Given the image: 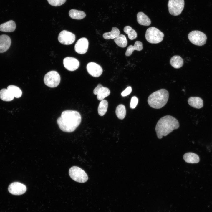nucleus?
<instances>
[{"label": "nucleus", "instance_id": "obj_1", "mask_svg": "<svg viewBox=\"0 0 212 212\" xmlns=\"http://www.w3.org/2000/svg\"><path fill=\"white\" fill-rule=\"evenodd\" d=\"M81 121V116L78 112L67 110L62 112L61 116L57 120V123L62 131L70 132L75 130Z\"/></svg>", "mask_w": 212, "mask_h": 212}, {"label": "nucleus", "instance_id": "obj_2", "mask_svg": "<svg viewBox=\"0 0 212 212\" xmlns=\"http://www.w3.org/2000/svg\"><path fill=\"white\" fill-rule=\"evenodd\" d=\"M179 127L178 120L170 115L164 116L159 120L156 125L155 130L158 138L161 139Z\"/></svg>", "mask_w": 212, "mask_h": 212}, {"label": "nucleus", "instance_id": "obj_3", "mask_svg": "<svg viewBox=\"0 0 212 212\" xmlns=\"http://www.w3.org/2000/svg\"><path fill=\"white\" fill-rule=\"evenodd\" d=\"M169 93L166 89H162L155 91L149 96L148 102L150 106L155 109H160L167 103Z\"/></svg>", "mask_w": 212, "mask_h": 212}, {"label": "nucleus", "instance_id": "obj_4", "mask_svg": "<svg viewBox=\"0 0 212 212\" xmlns=\"http://www.w3.org/2000/svg\"><path fill=\"white\" fill-rule=\"evenodd\" d=\"M164 34L158 29L154 27L148 28L146 31L145 37L149 42L152 44H157L163 40Z\"/></svg>", "mask_w": 212, "mask_h": 212}, {"label": "nucleus", "instance_id": "obj_5", "mask_svg": "<svg viewBox=\"0 0 212 212\" xmlns=\"http://www.w3.org/2000/svg\"><path fill=\"white\" fill-rule=\"evenodd\" d=\"M69 175L71 178L74 181L80 183L86 182L88 177L86 173L80 168L74 166L69 170Z\"/></svg>", "mask_w": 212, "mask_h": 212}, {"label": "nucleus", "instance_id": "obj_6", "mask_svg": "<svg viewBox=\"0 0 212 212\" xmlns=\"http://www.w3.org/2000/svg\"><path fill=\"white\" fill-rule=\"evenodd\" d=\"M188 37L190 41L193 44L197 46H201L206 43L207 37L203 32L198 30L193 31L188 34Z\"/></svg>", "mask_w": 212, "mask_h": 212}, {"label": "nucleus", "instance_id": "obj_7", "mask_svg": "<svg viewBox=\"0 0 212 212\" xmlns=\"http://www.w3.org/2000/svg\"><path fill=\"white\" fill-rule=\"evenodd\" d=\"M61 78L59 74L55 71H51L44 76V84L50 87H55L59 84Z\"/></svg>", "mask_w": 212, "mask_h": 212}, {"label": "nucleus", "instance_id": "obj_8", "mask_svg": "<svg viewBox=\"0 0 212 212\" xmlns=\"http://www.w3.org/2000/svg\"><path fill=\"white\" fill-rule=\"evenodd\" d=\"M184 0H169L168 6L169 13L174 16L180 15L184 9Z\"/></svg>", "mask_w": 212, "mask_h": 212}, {"label": "nucleus", "instance_id": "obj_9", "mask_svg": "<svg viewBox=\"0 0 212 212\" xmlns=\"http://www.w3.org/2000/svg\"><path fill=\"white\" fill-rule=\"evenodd\" d=\"M58 39L59 41L63 44L70 45L74 42L75 36L72 33L64 30L59 33Z\"/></svg>", "mask_w": 212, "mask_h": 212}, {"label": "nucleus", "instance_id": "obj_10", "mask_svg": "<svg viewBox=\"0 0 212 212\" xmlns=\"http://www.w3.org/2000/svg\"><path fill=\"white\" fill-rule=\"evenodd\" d=\"M9 191L11 194L19 195L24 193L26 190V187L24 185L18 182L11 183L8 188Z\"/></svg>", "mask_w": 212, "mask_h": 212}, {"label": "nucleus", "instance_id": "obj_11", "mask_svg": "<svg viewBox=\"0 0 212 212\" xmlns=\"http://www.w3.org/2000/svg\"><path fill=\"white\" fill-rule=\"evenodd\" d=\"M64 67L70 71H74L77 69L79 67L80 62L76 59L70 57H67L63 60Z\"/></svg>", "mask_w": 212, "mask_h": 212}, {"label": "nucleus", "instance_id": "obj_12", "mask_svg": "<svg viewBox=\"0 0 212 212\" xmlns=\"http://www.w3.org/2000/svg\"><path fill=\"white\" fill-rule=\"evenodd\" d=\"M89 45L87 39L85 37L80 38L74 46V50L77 53L84 54L87 52Z\"/></svg>", "mask_w": 212, "mask_h": 212}, {"label": "nucleus", "instance_id": "obj_13", "mask_svg": "<svg viewBox=\"0 0 212 212\" xmlns=\"http://www.w3.org/2000/svg\"><path fill=\"white\" fill-rule=\"evenodd\" d=\"M87 69L90 75L95 77L100 76L103 72L102 69L100 65L92 62H90L87 64Z\"/></svg>", "mask_w": 212, "mask_h": 212}, {"label": "nucleus", "instance_id": "obj_14", "mask_svg": "<svg viewBox=\"0 0 212 212\" xmlns=\"http://www.w3.org/2000/svg\"><path fill=\"white\" fill-rule=\"evenodd\" d=\"M11 44L10 37L8 35H0V53L5 52L9 48Z\"/></svg>", "mask_w": 212, "mask_h": 212}, {"label": "nucleus", "instance_id": "obj_15", "mask_svg": "<svg viewBox=\"0 0 212 212\" xmlns=\"http://www.w3.org/2000/svg\"><path fill=\"white\" fill-rule=\"evenodd\" d=\"M16 28V24L13 20H10L0 25V31L6 32L14 31Z\"/></svg>", "mask_w": 212, "mask_h": 212}, {"label": "nucleus", "instance_id": "obj_16", "mask_svg": "<svg viewBox=\"0 0 212 212\" xmlns=\"http://www.w3.org/2000/svg\"><path fill=\"white\" fill-rule=\"evenodd\" d=\"M203 100L200 97H191L188 100V104L191 107L196 108L200 109L203 106Z\"/></svg>", "mask_w": 212, "mask_h": 212}, {"label": "nucleus", "instance_id": "obj_17", "mask_svg": "<svg viewBox=\"0 0 212 212\" xmlns=\"http://www.w3.org/2000/svg\"><path fill=\"white\" fill-rule=\"evenodd\" d=\"M137 18V21L140 25L148 26L151 24V21L149 18L142 12L138 13Z\"/></svg>", "mask_w": 212, "mask_h": 212}, {"label": "nucleus", "instance_id": "obj_18", "mask_svg": "<svg viewBox=\"0 0 212 212\" xmlns=\"http://www.w3.org/2000/svg\"><path fill=\"white\" fill-rule=\"evenodd\" d=\"M183 158L186 162L188 163H198L200 160L199 157L197 154L191 152L185 153Z\"/></svg>", "mask_w": 212, "mask_h": 212}, {"label": "nucleus", "instance_id": "obj_19", "mask_svg": "<svg viewBox=\"0 0 212 212\" xmlns=\"http://www.w3.org/2000/svg\"><path fill=\"white\" fill-rule=\"evenodd\" d=\"M143 48L142 43L140 41H136L133 46L130 45L127 47L125 52V55L127 56H129L134 50L141 51L142 49Z\"/></svg>", "mask_w": 212, "mask_h": 212}, {"label": "nucleus", "instance_id": "obj_20", "mask_svg": "<svg viewBox=\"0 0 212 212\" xmlns=\"http://www.w3.org/2000/svg\"><path fill=\"white\" fill-rule=\"evenodd\" d=\"M170 65L176 69L179 68L183 65V60L179 56L175 55L172 57L170 60Z\"/></svg>", "mask_w": 212, "mask_h": 212}, {"label": "nucleus", "instance_id": "obj_21", "mask_svg": "<svg viewBox=\"0 0 212 212\" xmlns=\"http://www.w3.org/2000/svg\"><path fill=\"white\" fill-rule=\"evenodd\" d=\"M69 16L72 18L75 19L80 20L84 18L86 14L84 12L74 9H72L69 12Z\"/></svg>", "mask_w": 212, "mask_h": 212}, {"label": "nucleus", "instance_id": "obj_22", "mask_svg": "<svg viewBox=\"0 0 212 212\" xmlns=\"http://www.w3.org/2000/svg\"><path fill=\"white\" fill-rule=\"evenodd\" d=\"M14 98V96L7 89H3L0 90V98L3 101H11Z\"/></svg>", "mask_w": 212, "mask_h": 212}, {"label": "nucleus", "instance_id": "obj_23", "mask_svg": "<svg viewBox=\"0 0 212 212\" xmlns=\"http://www.w3.org/2000/svg\"><path fill=\"white\" fill-rule=\"evenodd\" d=\"M120 33L119 29L115 27L112 28L111 32H106L103 34V37L105 39H114L118 36Z\"/></svg>", "mask_w": 212, "mask_h": 212}, {"label": "nucleus", "instance_id": "obj_24", "mask_svg": "<svg viewBox=\"0 0 212 212\" xmlns=\"http://www.w3.org/2000/svg\"><path fill=\"white\" fill-rule=\"evenodd\" d=\"M110 93L109 89L107 88L102 87L99 90L97 94V98L98 100H102L108 96Z\"/></svg>", "mask_w": 212, "mask_h": 212}, {"label": "nucleus", "instance_id": "obj_25", "mask_svg": "<svg viewBox=\"0 0 212 212\" xmlns=\"http://www.w3.org/2000/svg\"><path fill=\"white\" fill-rule=\"evenodd\" d=\"M7 89L10 91L14 97L16 98L20 97L22 95V92L18 87L13 85L9 86Z\"/></svg>", "mask_w": 212, "mask_h": 212}, {"label": "nucleus", "instance_id": "obj_26", "mask_svg": "<svg viewBox=\"0 0 212 212\" xmlns=\"http://www.w3.org/2000/svg\"><path fill=\"white\" fill-rule=\"evenodd\" d=\"M114 41L116 44L121 47H125L127 45V41L126 37L123 34H120L114 39Z\"/></svg>", "mask_w": 212, "mask_h": 212}, {"label": "nucleus", "instance_id": "obj_27", "mask_svg": "<svg viewBox=\"0 0 212 212\" xmlns=\"http://www.w3.org/2000/svg\"><path fill=\"white\" fill-rule=\"evenodd\" d=\"M108 106V103L106 100H103L100 102L98 108V114L103 116L106 112Z\"/></svg>", "mask_w": 212, "mask_h": 212}, {"label": "nucleus", "instance_id": "obj_28", "mask_svg": "<svg viewBox=\"0 0 212 212\" xmlns=\"http://www.w3.org/2000/svg\"><path fill=\"white\" fill-rule=\"evenodd\" d=\"M115 112L119 119L121 120L123 119L125 116L126 113L125 106L122 104L119 105L116 108Z\"/></svg>", "mask_w": 212, "mask_h": 212}, {"label": "nucleus", "instance_id": "obj_29", "mask_svg": "<svg viewBox=\"0 0 212 212\" xmlns=\"http://www.w3.org/2000/svg\"><path fill=\"white\" fill-rule=\"evenodd\" d=\"M124 32L127 34L129 38L131 40L136 39L137 37V34L136 32L131 26H126L124 28Z\"/></svg>", "mask_w": 212, "mask_h": 212}, {"label": "nucleus", "instance_id": "obj_30", "mask_svg": "<svg viewBox=\"0 0 212 212\" xmlns=\"http://www.w3.org/2000/svg\"><path fill=\"white\" fill-rule=\"evenodd\" d=\"M49 4L54 6H61L64 4L66 0H47Z\"/></svg>", "mask_w": 212, "mask_h": 212}, {"label": "nucleus", "instance_id": "obj_31", "mask_svg": "<svg viewBox=\"0 0 212 212\" xmlns=\"http://www.w3.org/2000/svg\"><path fill=\"white\" fill-rule=\"evenodd\" d=\"M138 102V99L136 96H133L131 99L130 107L132 109L135 108Z\"/></svg>", "mask_w": 212, "mask_h": 212}, {"label": "nucleus", "instance_id": "obj_32", "mask_svg": "<svg viewBox=\"0 0 212 212\" xmlns=\"http://www.w3.org/2000/svg\"><path fill=\"white\" fill-rule=\"evenodd\" d=\"M132 88L131 87H127L121 93V95L123 97L127 96L130 94L132 92Z\"/></svg>", "mask_w": 212, "mask_h": 212}, {"label": "nucleus", "instance_id": "obj_33", "mask_svg": "<svg viewBox=\"0 0 212 212\" xmlns=\"http://www.w3.org/2000/svg\"><path fill=\"white\" fill-rule=\"evenodd\" d=\"M102 86L101 84H99L93 90V93L95 95H97L98 92Z\"/></svg>", "mask_w": 212, "mask_h": 212}]
</instances>
